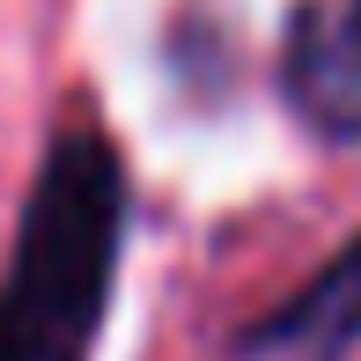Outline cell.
<instances>
[{
	"label": "cell",
	"mask_w": 361,
	"mask_h": 361,
	"mask_svg": "<svg viewBox=\"0 0 361 361\" xmlns=\"http://www.w3.org/2000/svg\"><path fill=\"white\" fill-rule=\"evenodd\" d=\"M126 243V162L96 126L44 147L0 273V361H89Z\"/></svg>",
	"instance_id": "1"
},
{
	"label": "cell",
	"mask_w": 361,
	"mask_h": 361,
	"mask_svg": "<svg viewBox=\"0 0 361 361\" xmlns=\"http://www.w3.org/2000/svg\"><path fill=\"white\" fill-rule=\"evenodd\" d=\"M354 347H361V236L243 339V354L266 361H347Z\"/></svg>",
	"instance_id": "3"
},
{
	"label": "cell",
	"mask_w": 361,
	"mask_h": 361,
	"mask_svg": "<svg viewBox=\"0 0 361 361\" xmlns=\"http://www.w3.org/2000/svg\"><path fill=\"white\" fill-rule=\"evenodd\" d=\"M281 89L324 140H361V0H295L281 37Z\"/></svg>",
	"instance_id": "2"
}]
</instances>
